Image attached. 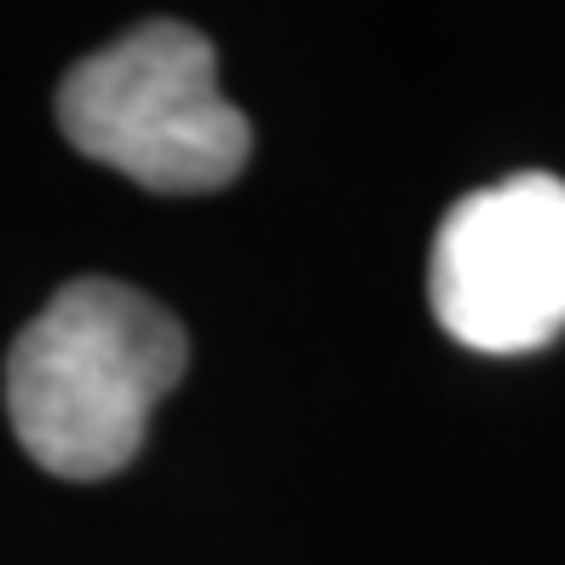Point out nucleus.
Listing matches in <instances>:
<instances>
[{"label":"nucleus","instance_id":"f03ea898","mask_svg":"<svg viewBox=\"0 0 565 565\" xmlns=\"http://www.w3.org/2000/svg\"><path fill=\"white\" fill-rule=\"evenodd\" d=\"M58 127L82 157L168 196L231 185L254 145L248 116L220 93L214 46L168 18L75 64Z\"/></svg>","mask_w":565,"mask_h":565},{"label":"nucleus","instance_id":"f257e3e1","mask_svg":"<svg viewBox=\"0 0 565 565\" xmlns=\"http://www.w3.org/2000/svg\"><path fill=\"white\" fill-rule=\"evenodd\" d=\"M185 358V329L150 295L110 277L64 282L7 352L18 445L58 479L121 473Z\"/></svg>","mask_w":565,"mask_h":565},{"label":"nucleus","instance_id":"7ed1b4c3","mask_svg":"<svg viewBox=\"0 0 565 565\" xmlns=\"http://www.w3.org/2000/svg\"><path fill=\"white\" fill-rule=\"evenodd\" d=\"M427 300L473 352H536L565 329V179L513 173L468 191L433 231Z\"/></svg>","mask_w":565,"mask_h":565}]
</instances>
